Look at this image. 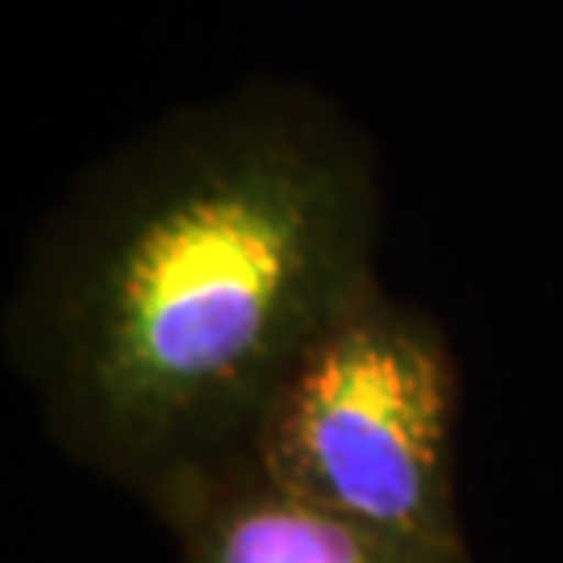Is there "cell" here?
Segmentation results:
<instances>
[{
	"label": "cell",
	"mask_w": 563,
	"mask_h": 563,
	"mask_svg": "<svg viewBox=\"0 0 563 563\" xmlns=\"http://www.w3.org/2000/svg\"><path fill=\"white\" fill-rule=\"evenodd\" d=\"M376 188L313 104L167 125L88 188L13 301L51 439L146 509L246 460L292 363L380 288Z\"/></svg>",
	"instance_id": "obj_1"
},
{
	"label": "cell",
	"mask_w": 563,
	"mask_h": 563,
	"mask_svg": "<svg viewBox=\"0 0 563 563\" xmlns=\"http://www.w3.org/2000/svg\"><path fill=\"white\" fill-rule=\"evenodd\" d=\"M155 514L176 563H472V551L409 543L301 501L251 460L184 484Z\"/></svg>",
	"instance_id": "obj_3"
},
{
	"label": "cell",
	"mask_w": 563,
	"mask_h": 563,
	"mask_svg": "<svg viewBox=\"0 0 563 563\" xmlns=\"http://www.w3.org/2000/svg\"><path fill=\"white\" fill-rule=\"evenodd\" d=\"M455 439L460 367L443 330L372 288L292 363L246 460L351 522L467 551Z\"/></svg>",
	"instance_id": "obj_2"
}]
</instances>
